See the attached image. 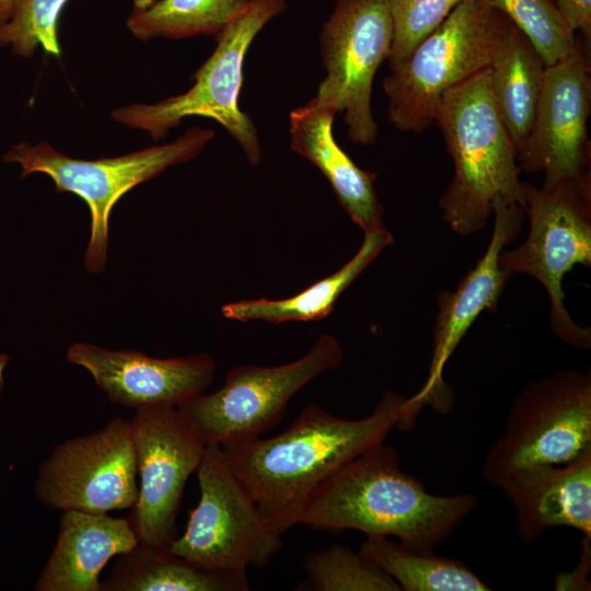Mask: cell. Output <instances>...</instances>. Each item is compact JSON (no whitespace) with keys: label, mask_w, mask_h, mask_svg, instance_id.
<instances>
[{"label":"cell","mask_w":591,"mask_h":591,"mask_svg":"<svg viewBox=\"0 0 591 591\" xmlns=\"http://www.w3.org/2000/svg\"><path fill=\"white\" fill-rule=\"evenodd\" d=\"M406 397L386 391L370 415L337 417L309 405L283 432L222 445L232 472L281 536L300 524L314 493L367 450L384 443Z\"/></svg>","instance_id":"cell-1"},{"label":"cell","mask_w":591,"mask_h":591,"mask_svg":"<svg viewBox=\"0 0 591 591\" xmlns=\"http://www.w3.org/2000/svg\"><path fill=\"white\" fill-rule=\"evenodd\" d=\"M478 502L471 493L430 494L401 468L399 454L381 443L351 460L311 497L300 524L395 536L403 546L434 551Z\"/></svg>","instance_id":"cell-2"},{"label":"cell","mask_w":591,"mask_h":591,"mask_svg":"<svg viewBox=\"0 0 591 591\" xmlns=\"http://www.w3.org/2000/svg\"><path fill=\"white\" fill-rule=\"evenodd\" d=\"M453 160L439 206L443 220L466 236L484 230L499 201L523 207L514 144L495 105L488 68L449 90L434 116Z\"/></svg>","instance_id":"cell-3"},{"label":"cell","mask_w":591,"mask_h":591,"mask_svg":"<svg viewBox=\"0 0 591 591\" xmlns=\"http://www.w3.org/2000/svg\"><path fill=\"white\" fill-rule=\"evenodd\" d=\"M507 16L486 0H464L383 80L389 120L421 134L442 96L488 68Z\"/></svg>","instance_id":"cell-4"},{"label":"cell","mask_w":591,"mask_h":591,"mask_svg":"<svg viewBox=\"0 0 591 591\" xmlns=\"http://www.w3.org/2000/svg\"><path fill=\"white\" fill-rule=\"evenodd\" d=\"M523 209L530 221L525 241L502 250L499 265L511 276L538 280L549 298V326L560 340L591 347L590 327L577 324L565 306L563 279L576 265L591 266V174L543 183L523 182Z\"/></svg>","instance_id":"cell-5"},{"label":"cell","mask_w":591,"mask_h":591,"mask_svg":"<svg viewBox=\"0 0 591 591\" xmlns=\"http://www.w3.org/2000/svg\"><path fill=\"white\" fill-rule=\"evenodd\" d=\"M286 9V0H248L245 10L216 35L217 46L194 73L189 90L153 104L115 108L112 118L147 131L154 141L165 138L186 117L211 118L240 144L251 164H259L262 149L255 125L237 104L243 65L255 36Z\"/></svg>","instance_id":"cell-6"},{"label":"cell","mask_w":591,"mask_h":591,"mask_svg":"<svg viewBox=\"0 0 591 591\" xmlns=\"http://www.w3.org/2000/svg\"><path fill=\"white\" fill-rule=\"evenodd\" d=\"M213 136L210 129L193 127L171 143L97 160L71 158L47 142H21L3 154V161L22 167L20 178L46 174L57 193H72L86 204L91 232L83 264L88 273L97 274L107 263L109 217L117 201L167 167L198 157Z\"/></svg>","instance_id":"cell-7"},{"label":"cell","mask_w":591,"mask_h":591,"mask_svg":"<svg viewBox=\"0 0 591 591\" xmlns=\"http://www.w3.org/2000/svg\"><path fill=\"white\" fill-rule=\"evenodd\" d=\"M341 361L339 343L325 334L304 356L289 363L232 368L219 390L197 394L177 408L206 444L222 447L254 439L281 420L299 390Z\"/></svg>","instance_id":"cell-8"},{"label":"cell","mask_w":591,"mask_h":591,"mask_svg":"<svg viewBox=\"0 0 591 591\" xmlns=\"http://www.w3.org/2000/svg\"><path fill=\"white\" fill-rule=\"evenodd\" d=\"M591 449V375L565 370L525 386L503 433L487 452L482 474L496 480L511 471L570 462Z\"/></svg>","instance_id":"cell-9"},{"label":"cell","mask_w":591,"mask_h":591,"mask_svg":"<svg viewBox=\"0 0 591 591\" xmlns=\"http://www.w3.org/2000/svg\"><path fill=\"white\" fill-rule=\"evenodd\" d=\"M196 473L200 498L170 552L210 570L246 571L267 565L282 546L281 535L265 521L221 445L206 444Z\"/></svg>","instance_id":"cell-10"},{"label":"cell","mask_w":591,"mask_h":591,"mask_svg":"<svg viewBox=\"0 0 591 591\" xmlns=\"http://www.w3.org/2000/svg\"><path fill=\"white\" fill-rule=\"evenodd\" d=\"M392 40L387 0H337L322 27L321 55L327 74L315 97L344 114L347 136L356 144L376 141L372 83L389 58Z\"/></svg>","instance_id":"cell-11"},{"label":"cell","mask_w":591,"mask_h":591,"mask_svg":"<svg viewBox=\"0 0 591 591\" xmlns=\"http://www.w3.org/2000/svg\"><path fill=\"white\" fill-rule=\"evenodd\" d=\"M137 473L130 420L117 416L56 445L38 467L35 495L50 509L108 513L132 508Z\"/></svg>","instance_id":"cell-12"},{"label":"cell","mask_w":591,"mask_h":591,"mask_svg":"<svg viewBox=\"0 0 591 591\" xmlns=\"http://www.w3.org/2000/svg\"><path fill=\"white\" fill-rule=\"evenodd\" d=\"M138 496L130 517L139 544L169 547L177 537L176 517L186 482L206 443L174 406L137 409L130 420Z\"/></svg>","instance_id":"cell-13"},{"label":"cell","mask_w":591,"mask_h":591,"mask_svg":"<svg viewBox=\"0 0 591 591\" xmlns=\"http://www.w3.org/2000/svg\"><path fill=\"white\" fill-rule=\"evenodd\" d=\"M493 217L494 230L484 255L454 291L443 290L438 296L428 375L420 390L403 403L396 425L401 430H410L427 405L437 413L450 410L454 395L443 380L444 367L476 318L484 311L495 310L512 277L500 267L499 254L520 232L525 211L519 204L499 201Z\"/></svg>","instance_id":"cell-14"},{"label":"cell","mask_w":591,"mask_h":591,"mask_svg":"<svg viewBox=\"0 0 591 591\" xmlns=\"http://www.w3.org/2000/svg\"><path fill=\"white\" fill-rule=\"evenodd\" d=\"M590 74L581 39L566 58L546 67L534 124L518 158L521 171L544 172L543 183L590 174Z\"/></svg>","instance_id":"cell-15"},{"label":"cell","mask_w":591,"mask_h":591,"mask_svg":"<svg viewBox=\"0 0 591 591\" xmlns=\"http://www.w3.org/2000/svg\"><path fill=\"white\" fill-rule=\"evenodd\" d=\"M69 362L84 368L108 399L134 409L177 407L211 383L215 360L207 354L154 358L137 350H112L73 343Z\"/></svg>","instance_id":"cell-16"},{"label":"cell","mask_w":591,"mask_h":591,"mask_svg":"<svg viewBox=\"0 0 591 591\" xmlns=\"http://www.w3.org/2000/svg\"><path fill=\"white\" fill-rule=\"evenodd\" d=\"M494 486L512 502L523 542L555 526L573 528L591 538V449L567 463L511 471Z\"/></svg>","instance_id":"cell-17"},{"label":"cell","mask_w":591,"mask_h":591,"mask_svg":"<svg viewBox=\"0 0 591 591\" xmlns=\"http://www.w3.org/2000/svg\"><path fill=\"white\" fill-rule=\"evenodd\" d=\"M57 542L35 591H100V573L111 558L139 542L130 518L65 510Z\"/></svg>","instance_id":"cell-18"},{"label":"cell","mask_w":591,"mask_h":591,"mask_svg":"<svg viewBox=\"0 0 591 591\" xmlns=\"http://www.w3.org/2000/svg\"><path fill=\"white\" fill-rule=\"evenodd\" d=\"M336 109L315 96L290 113L291 148L327 178L338 202L363 232L382 223L383 206L374 188L376 174L357 166L333 135Z\"/></svg>","instance_id":"cell-19"},{"label":"cell","mask_w":591,"mask_h":591,"mask_svg":"<svg viewBox=\"0 0 591 591\" xmlns=\"http://www.w3.org/2000/svg\"><path fill=\"white\" fill-rule=\"evenodd\" d=\"M546 67L528 36L507 18L488 71L491 95L517 159L534 124Z\"/></svg>","instance_id":"cell-20"},{"label":"cell","mask_w":591,"mask_h":591,"mask_svg":"<svg viewBox=\"0 0 591 591\" xmlns=\"http://www.w3.org/2000/svg\"><path fill=\"white\" fill-rule=\"evenodd\" d=\"M393 242L391 232L380 224L364 232L361 246L343 267L303 291L279 300L262 298L228 303L222 308V314L230 320L271 324L323 318L333 311L341 293Z\"/></svg>","instance_id":"cell-21"},{"label":"cell","mask_w":591,"mask_h":591,"mask_svg":"<svg viewBox=\"0 0 591 591\" xmlns=\"http://www.w3.org/2000/svg\"><path fill=\"white\" fill-rule=\"evenodd\" d=\"M246 571L210 570L174 555L169 547L138 544L118 555L100 591H247Z\"/></svg>","instance_id":"cell-22"},{"label":"cell","mask_w":591,"mask_h":591,"mask_svg":"<svg viewBox=\"0 0 591 591\" xmlns=\"http://www.w3.org/2000/svg\"><path fill=\"white\" fill-rule=\"evenodd\" d=\"M387 572L404 591H489L490 588L464 563L416 551L387 536H367L360 551Z\"/></svg>","instance_id":"cell-23"},{"label":"cell","mask_w":591,"mask_h":591,"mask_svg":"<svg viewBox=\"0 0 591 591\" xmlns=\"http://www.w3.org/2000/svg\"><path fill=\"white\" fill-rule=\"evenodd\" d=\"M247 4L248 0H134L127 27L143 42L217 35Z\"/></svg>","instance_id":"cell-24"},{"label":"cell","mask_w":591,"mask_h":591,"mask_svg":"<svg viewBox=\"0 0 591 591\" xmlns=\"http://www.w3.org/2000/svg\"><path fill=\"white\" fill-rule=\"evenodd\" d=\"M303 568L311 589L317 591H402L382 568L339 543L311 552Z\"/></svg>","instance_id":"cell-25"},{"label":"cell","mask_w":591,"mask_h":591,"mask_svg":"<svg viewBox=\"0 0 591 591\" xmlns=\"http://www.w3.org/2000/svg\"><path fill=\"white\" fill-rule=\"evenodd\" d=\"M506 15L532 42L546 66L566 58L577 46V36L553 0H486Z\"/></svg>","instance_id":"cell-26"},{"label":"cell","mask_w":591,"mask_h":591,"mask_svg":"<svg viewBox=\"0 0 591 591\" xmlns=\"http://www.w3.org/2000/svg\"><path fill=\"white\" fill-rule=\"evenodd\" d=\"M67 1L14 0L10 19L0 25V47L11 46L13 55L32 58L40 46L58 57V20Z\"/></svg>","instance_id":"cell-27"},{"label":"cell","mask_w":591,"mask_h":591,"mask_svg":"<svg viewBox=\"0 0 591 591\" xmlns=\"http://www.w3.org/2000/svg\"><path fill=\"white\" fill-rule=\"evenodd\" d=\"M464 0H387L393 22L390 68L403 62Z\"/></svg>","instance_id":"cell-28"},{"label":"cell","mask_w":591,"mask_h":591,"mask_svg":"<svg viewBox=\"0 0 591 591\" xmlns=\"http://www.w3.org/2000/svg\"><path fill=\"white\" fill-rule=\"evenodd\" d=\"M568 27L580 31L590 48L591 42V0H553Z\"/></svg>","instance_id":"cell-29"},{"label":"cell","mask_w":591,"mask_h":591,"mask_svg":"<svg viewBox=\"0 0 591 591\" xmlns=\"http://www.w3.org/2000/svg\"><path fill=\"white\" fill-rule=\"evenodd\" d=\"M590 540L583 536L578 566L571 572H561L557 576L556 590H590V582L587 580L591 563Z\"/></svg>","instance_id":"cell-30"},{"label":"cell","mask_w":591,"mask_h":591,"mask_svg":"<svg viewBox=\"0 0 591 591\" xmlns=\"http://www.w3.org/2000/svg\"><path fill=\"white\" fill-rule=\"evenodd\" d=\"M14 0H0V25L4 24L11 15Z\"/></svg>","instance_id":"cell-31"},{"label":"cell","mask_w":591,"mask_h":591,"mask_svg":"<svg viewBox=\"0 0 591 591\" xmlns=\"http://www.w3.org/2000/svg\"><path fill=\"white\" fill-rule=\"evenodd\" d=\"M9 362V356L5 354H0V394L4 389V370Z\"/></svg>","instance_id":"cell-32"}]
</instances>
